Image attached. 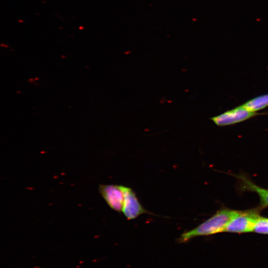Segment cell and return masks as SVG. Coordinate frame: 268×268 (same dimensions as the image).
<instances>
[{"label": "cell", "mask_w": 268, "mask_h": 268, "mask_svg": "<svg viewBox=\"0 0 268 268\" xmlns=\"http://www.w3.org/2000/svg\"><path fill=\"white\" fill-rule=\"evenodd\" d=\"M235 177L238 181V188L240 191L255 192L260 200L259 207L262 209L268 207V189L257 185L246 175L239 174Z\"/></svg>", "instance_id": "6"}, {"label": "cell", "mask_w": 268, "mask_h": 268, "mask_svg": "<svg viewBox=\"0 0 268 268\" xmlns=\"http://www.w3.org/2000/svg\"><path fill=\"white\" fill-rule=\"evenodd\" d=\"M267 114L251 111L241 105L213 117L210 119L218 126H225L242 122L258 115Z\"/></svg>", "instance_id": "3"}, {"label": "cell", "mask_w": 268, "mask_h": 268, "mask_svg": "<svg viewBox=\"0 0 268 268\" xmlns=\"http://www.w3.org/2000/svg\"><path fill=\"white\" fill-rule=\"evenodd\" d=\"M259 207L244 210V212L232 219L225 226L222 232L248 233L253 232L255 224L260 216Z\"/></svg>", "instance_id": "2"}, {"label": "cell", "mask_w": 268, "mask_h": 268, "mask_svg": "<svg viewBox=\"0 0 268 268\" xmlns=\"http://www.w3.org/2000/svg\"><path fill=\"white\" fill-rule=\"evenodd\" d=\"M253 232L262 234H268V218L260 216L258 218Z\"/></svg>", "instance_id": "8"}, {"label": "cell", "mask_w": 268, "mask_h": 268, "mask_svg": "<svg viewBox=\"0 0 268 268\" xmlns=\"http://www.w3.org/2000/svg\"><path fill=\"white\" fill-rule=\"evenodd\" d=\"M124 195L122 212L128 220L149 213L140 204L134 192L130 188L122 186Z\"/></svg>", "instance_id": "5"}, {"label": "cell", "mask_w": 268, "mask_h": 268, "mask_svg": "<svg viewBox=\"0 0 268 268\" xmlns=\"http://www.w3.org/2000/svg\"><path fill=\"white\" fill-rule=\"evenodd\" d=\"M244 211L223 207L196 227L182 234L178 239V242L185 243L194 237L222 232L225 226L232 219L241 214Z\"/></svg>", "instance_id": "1"}, {"label": "cell", "mask_w": 268, "mask_h": 268, "mask_svg": "<svg viewBox=\"0 0 268 268\" xmlns=\"http://www.w3.org/2000/svg\"><path fill=\"white\" fill-rule=\"evenodd\" d=\"M242 105L251 111L257 112L268 106V94L257 96Z\"/></svg>", "instance_id": "7"}, {"label": "cell", "mask_w": 268, "mask_h": 268, "mask_svg": "<svg viewBox=\"0 0 268 268\" xmlns=\"http://www.w3.org/2000/svg\"><path fill=\"white\" fill-rule=\"evenodd\" d=\"M99 192L109 206L118 212H122L124 195L122 186L100 185Z\"/></svg>", "instance_id": "4"}]
</instances>
